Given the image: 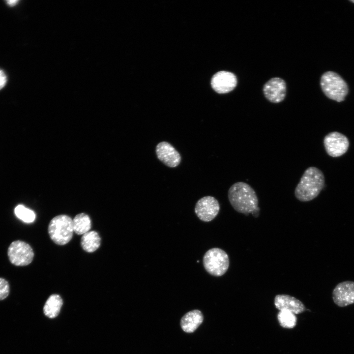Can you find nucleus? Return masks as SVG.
<instances>
[{"mask_svg":"<svg viewBox=\"0 0 354 354\" xmlns=\"http://www.w3.org/2000/svg\"><path fill=\"white\" fill-rule=\"evenodd\" d=\"M72 219L66 215L54 217L48 226V233L51 239L57 244L63 245L68 243L73 234Z\"/></svg>","mask_w":354,"mask_h":354,"instance_id":"obj_4","label":"nucleus"},{"mask_svg":"<svg viewBox=\"0 0 354 354\" xmlns=\"http://www.w3.org/2000/svg\"><path fill=\"white\" fill-rule=\"evenodd\" d=\"M332 299L340 307L354 303V282L345 281L338 283L332 291Z\"/></svg>","mask_w":354,"mask_h":354,"instance_id":"obj_10","label":"nucleus"},{"mask_svg":"<svg viewBox=\"0 0 354 354\" xmlns=\"http://www.w3.org/2000/svg\"><path fill=\"white\" fill-rule=\"evenodd\" d=\"M101 244V238L95 231H89L81 237V245L84 250L91 253L96 251Z\"/></svg>","mask_w":354,"mask_h":354,"instance_id":"obj_16","label":"nucleus"},{"mask_svg":"<svg viewBox=\"0 0 354 354\" xmlns=\"http://www.w3.org/2000/svg\"><path fill=\"white\" fill-rule=\"evenodd\" d=\"M229 201L235 210L248 214L258 209V198L255 190L248 184L239 181L233 184L228 193Z\"/></svg>","mask_w":354,"mask_h":354,"instance_id":"obj_1","label":"nucleus"},{"mask_svg":"<svg viewBox=\"0 0 354 354\" xmlns=\"http://www.w3.org/2000/svg\"><path fill=\"white\" fill-rule=\"evenodd\" d=\"M204 316L198 309L187 312L181 318L180 325L181 329L186 333L194 332L202 324Z\"/></svg>","mask_w":354,"mask_h":354,"instance_id":"obj_14","label":"nucleus"},{"mask_svg":"<svg viewBox=\"0 0 354 354\" xmlns=\"http://www.w3.org/2000/svg\"><path fill=\"white\" fill-rule=\"evenodd\" d=\"M203 262L206 270L216 277L224 275L229 266L228 254L219 248H212L207 251L203 257Z\"/></svg>","mask_w":354,"mask_h":354,"instance_id":"obj_5","label":"nucleus"},{"mask_svg":"<svg viewBox=\"0 0 354 354\" xmlns=\"http://www.w3.org/2000/svg\"><path fill=\"white\" fill-rule=\"evenodd\" d=\"M286 91L285 81L279 77L271 78L263 87L265 97L273 103H278L283 101L286 97Z\"/></svg>","mask_w":354,"mask_h":354,"instance_id":"obj_9","label":"nucleus"},{"mask_svg":"<svg viewBox=\"0 0 354 354\" xmlns=\"http://www.w3.org/2000/svg\"><path fill=\"white\" fill-rule=\"evenodd\" d=\"M237 83L236 75L227 71L217 72L213 76L211 80L212 88L220 94L227 93L233 90Z\"/></svg>","mask_w":354,"mask_h":354,"instance_id":"obj_11","label":"nucleus"},{"mask_svg":"<svg viewBox=\"0 0 354 354\" xmlns=\"http://www.w3.org/2000/svg\"><path fill=\"white\" fill-rule=\"evenodd\" d=\"M6 3L10 6H13L15 5L18 2L19 0H6Z\"/></svg>","mask_w":354,"mask_h":354,"instance_id":"obj_22","label":"nucleus"},{"mask_svg":"<svg viewBox=\"0 0 354 354\" xmlns=\"http://www.w3.org/2000/svg\"><path fill=\"white\" fill-rule=\"evenodd\" d=\"M277 319L280 325L286 328H292L296 324L295 314L288 311H280L277 315Z\"/></svg>","mask_w":354,"mask_h":354,"instance_id":"obj_18","label":"nucleus"},{"mask_svg":"<svg viewBox=\"0 0 354 354\" xmlns=\"http://www.w3.org/2000/svg\"><path fill=\"white\" fill-rule=\"evenodd\" d=\"M323 143L327 154L333 157H339L344 154L350 146L347 137L337 131L327 134L324 137Z\"/></svg>","mask_w":354,"mask_h":354,"instance_id":"obj_7","label":"nucleus"},{"mask_svg":"<svg viewBox=\"0 0 354 354\" xmlns=\"http://www.w3.org/2000/svg\"><path fill=\"white\" fill-rule=\"evenodd\" d=\"M324 182V176L321 170L315 167L308 168L295 188V198L301 202L314 199L323 190Z\"/></svg>","mask_w":354,"mask_h":354,"instance_id":"obj_2","label":"nucleus"},{"mask_svg":"<svg viewBox=\"0 0 354 354\" xmlns=\"http://www.w3.org/2000/svg\"><path fill=\"white\" fill-rule=\"evenodd\" d=\"M62 305L63 300L59 295H51L43 306V313L50 319L55 318L59 315Z\"/></svg>","mask_w":354,"mask_h":354,"instance_id":"obj_15","label":"nucleus"},{"mask_svg":"<svg viewBox=\"0 0 354 354\" xmlns=\"http://www.w3.org/2000/svg\"><path fill=\"white\" fill-rule=\"evenodd\" d=\"M9 293V286L8 282L2 278H0V300L7 297Z\"/></svg>","mask_w":354,"mask_h":354,"instance_id":"obj_20","label":"nucleus"},{"mask_svg":"<svg viewBox=\"0 0 354 354\" xmlns=\"http://www.w3.org/2000/svg\"><path fill=\"white\" fill-rule=\"evenodd\" d=\"M155 152L158 159L169 167H176L180 163L181 158L179 153L167 142L158 143Z\"/></svg>","mask_w":354,"mask_h":354,"instance_id":"obj_12","label":"nucleus"},{"mask_svg":"<svg viewBox=\"0 0 354 354\" xmlns=\"http://www.w3.org/2000/svg\"><path fill=\"white\" fill-rule=\"evenodd\" d=\"M14 212L19 219L25 223H32L35 219L34 212L22 205L16 206Z\"/></svg>","mask_w":354,"mask_h":354,"instance_id":"obj_19","label":"nucleus"},{"mask_svg":"<svg viewBox=\"0 0 354 354\" xmlns=\"http://www.w3.org/2000/svg\"><path fill=\"white\" fill-rule=\"evenodd\" d=\"M220 210L218 201L210 196L203 197L199 199L195 206V212L198 217L204 222L212 220L218 214Z\"/></svg>","mask_w":354,"mask_h":354,"instance_id":"obj_8","label":"nucleus"},{"mask_svg":"<svg viewBox=\"0 0 354 354\" xmlns=\"http://www.w3.org/2000/svg\"><path fill=\"white\" fill-rule=\"evenodd\" d=\"M7 82V76L5 72L0 69V90L5 86Z\"/></svg>","mask_w":354,"mask_h":354,"instance_id":"obj_21","label":"nucleus"},{"mask_svg":"<svg viewBox=\"0 0 354 354\" xmlns=\"http://www.w3.org/2000/svg\"><path fill=\"white\" fill-rule=\"evenodd\" d=\"M7 254L10 262L17 266L29 265L34 257L33 251L31 246L21 240L12 242L8 248Z\"/></svg>","mask_w":354,"mask_h":354,"instance_id":"obj_6","label":"nucleus"},{"mask_svg":"<svg viewBox=\"0 0 354 354\" xmlns=\"http://www.w3.org/2000/svg\"><path fill=\"white\" fill-rule=\"evenodd\" d=\"M274 305L279 311H288L295 314L301 313L305 310V306L301 301L288 295H276Z\"/></svg>","mask_w":354,"mask_h":354,"instance_id":"obj_13","label":"nucleus"},{"mask_svg":"<svg viewBox=\"0 0 354 354\" xmlns=\"http://www.w3.org/2000/svg\"><path fill=\"white\" fill-rule=\"evenodd\" d=\"M320 85L323 92L328 98L340 102L348 93V85L337 73L329 71L321 76Z\"/></svg>","mask_w":354,"mask_h":354,"instance_id":"obj_3","label":"nucleus"},{"mask_svg":"<svg viewBox=\"0 0 354 354\" xmlns=\"http://www.w3.org/2000/svg\"><path fill=\"white\" fill-rule=\"evenodd\" d=\"M73 231L77 235H84L89 231L91 228V220L88 215L81 213L75 216L72 220Z\"/></svg>","mask_w":354,"mask_h":354,"instance_id":"obj_17","label":"nucleus"},{"mask_svg":"<svg viewBox=\"0 0 354 354\" xmlns=\"http://www.w3.org/2000/svg\"><path fill=\"white\" fill-rule=\"evenodd\" d=\"M350 1L354 3V0H350Z\"/></svg>","mask_w":354,"mask_h":354,"instance_id":"obj_23","label":"nucleus"}]
</instances>
